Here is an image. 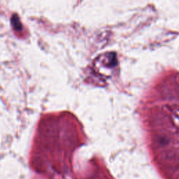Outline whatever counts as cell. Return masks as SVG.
Returning <instances> with one entry per match:
<instances>
[{
  "label": "cell",
  "mask_w": 179,
  "mask_h": 179,
  "mask_svg": "<svg viewBox=\"0 0 179 179\" xmlns=\"http://www.w3.org/2000/svg\"><path fill=\"white\" fill-rule=\"evenodd\" d=\"M11 22L13 27L15 29L16 31H20L23 29L21 22L17 14H13L11 18Z\"/></svg>",
  "instance_id": "cell-1"
}]
</instances>
